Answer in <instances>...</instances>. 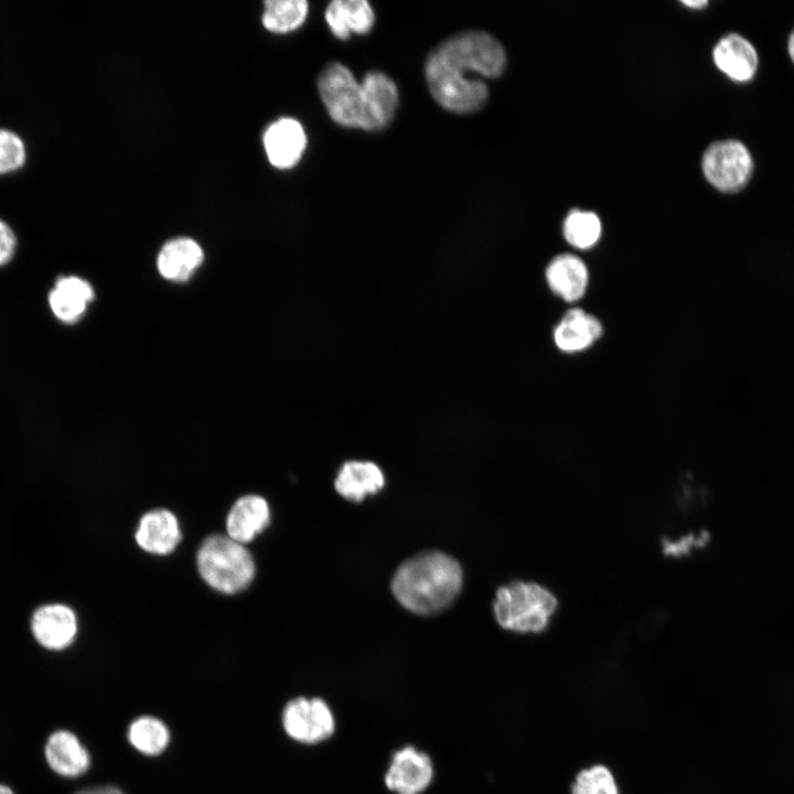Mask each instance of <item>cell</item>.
Segmentation results:
<instances>
[{"label":"cell","instance_id":"cell-1","mask_svg":"<svg viewBox=\"0 0 794 794\" xmlns=\"http://www.w3.org/2000/svg\"><path fill=\"white\" fill-rule=\"evenodd\" d=\"M506 64L503 45L484 31H464L438 44L425 63V76L433 99L455 114L481 109L489 89L482 77L500 76Z\"/></svg>","mask_w":794,"mask_h":794},{"label":"cell","instance_id":"cell-2","mask_svg":"<svg viewBox=\"0 0 794 794\" xmlns=\"http://www.w3.org/2000/svg\"><path fill=\"white\" fill-rule=\"evenodd\" d=\"M462 584L460 565L440 551H427L404 562L396 571L391 589L397 600L418 614L447 608Z\"/></svg>","mask_w":794,"mask_h":794},{"label":"cell","instance_id":"cell-3","mask_svg":"<svg viewBox=\"0 0 794 794\" xmlns=\"http://www.w3.org/2000/svg\"><path fill=\"white\" fill-rule=\"evenodd\" d=\"M497 623L507 631L521 634L544 632L558 609L556 594L533 581H513L501 587L493 604Z\"/></svg>","mask_w":794,"mask_h":794},{"label":"cell","instance_id":"cell-4","mask_svg":"<svg viewBox=\"0 0 794 794\" xmlns=\"http://www.w3.org/2000/svg\"><path fill=\"white\" fill-rule=\"evenodd\" d=\"M196 562L204 581L224 593L244 590L255 576L250 552L228 536L206 538L197 551Z\"/></svg>","mask_w":794,"mask_h":794},{"label":"cell","instance_id":"cell-5","mask_svg":"<svg viewBox=\"0 0 794 794\" xmlns=\"http://www.w3.org/2000/svg\"><path fill=\"white\" fill-rule=\"evenodd\" d=\"M321 99L336 124L371 131L362 84L339 62H331L318 78Z\"/></svg>","mask_w":794,"mask_h":794},{"label":"cell","instance_id":"cell-6","mask_svg":"<svg viewBox=\"0 0 794 794\" xmlns=\"http://www.w3.org/2000/svg\"><path fill=\"white\" fill-rule=\"evenodd\" d=\"M701 169L707 181L721 192H738L751 179L753 160L739 140L711 143L704 152Z\"/></svg>","mask_w":794,"mask_h":794},{"label":"cell","instance_id":"cell-7","mask_svg":"<svg viewBox=\"0 0 794 794\" xmlns=\"http://www.w3.org/2000/svg\"><path fill=\"white\" fill-rule=\"evenodd\" d=\"M286 733L300 743L316 744L335 731V718L326 701L319 697H297L282 711Z\"/></svg>","mask_w":794,"mask_h":794},{"label":"cell","instance_id":"cell-8","mask_svg":"<svg viewBox=\"0 0 794 794\" xmlns=\"http://www.w3.org/2000/svg\"><path fill=\"white\" fill-rule=\"evenodd\" d=\"M432 779L430 757L412 745H406L393 754L384 781L395 794H422Z\"/></svg>","mask_w":794,"mask_h":794},{"label":"cell","instance_id":"cell-9","mask_svg":"<svg viewBox=\"0 0 794 794\" xmlns=\"http://www.w3.org/2000/svg\"><path fill=\"white\" fill-rule=\"evenodd\" d=\"M307 146V136L299 121L280 118L265 131L264 147L271 165L289 169L296 165Z\"/></svg>","mask_w":794,"mask_h":794},{"label":"cell","instance_id":"cell-10","mask_svg":"<svg viewBox=\"0 0 794 794\" xmlns=\"http://www.w3.org/2000/svg\"><path fill=\"white\" fill-rule=\"evenodd\" d=\"M44 758L49 768L63 777H77L90 765V757L79 739L71 731H53L44 745Z\"/></svg>","mask_w":794,"mask_h":794},{"label":"cell","instance_id":"cell-11","mask_svg":"<svg viewBox=\"0 0 794 794\" xmlns=\"http://www.w3.org/2000/svg\"><path fill=\"white\" fill-rule=\"evenodd\" d=\"M712 57L716 66L737 82L750 81L759 65L758 52L753 44L737 33L722 36L713 47Z\"/></svg>","mask_w":794,"mask_h":794},{"label":"cell","instance_id":"cell-12","mask_svg":"<svg viewBox=\"0 0 794 794\" xmlns=\"http://www.w3.org/2000/svg\"><path fill=\"white\" fill-rule=\"evenodd\" d=\"M545 277L551 292L568 302L581 299L589 283L584 261L570 253L555 256L546 267Z\"/></svg>","mask_w":794,"mask_h":794},{"label":"cell","instance_id":"cell-13","mask_svg":"<svg viewBox=\"0 0 794 794\" xmlns=\"http://www.w3.org/2000/svg\"><path fill=\"white\" fill-rule=\"evenodd\" d=\"M32 631L36 641L47 650H63L76 634L77 622L74 612L62 604L39 609L32 619Z\"/></svg>","mask_w":794,"mask_h":794},{"label":"cell","instance_id":"cell-14","mask_svg":"<svg viewBox=\"0 0 794 794\" xmlns=\"http://www.w3.org/2000/svg\"><path fill=\"white\" fill-rule=\"evenodd\" d=\"M603 332L601 322L580 308L568 310L556 324L552 339L556 346L565 353L587 350L598 341Z\"/></svg>","mask_w":794,"mask_h":794},{"label":"cell","instance_id":"cell-15","mask_svg":"<svg viewBox=\"0 0 794 794\" xmlns=\"http://www.w3.org/2000/svg\"><path fill=\"white\" fill-rule=\"evenodd\" d=\"M361 84L371 131L380 130L395 117L399 100L398 88L391 78L378 71L368 72Z\"/></svg>","mask_w":794,"mask_h":794},{"label":"cell","instance_id":"cell-16","mask_svg":"<svg viewBox=\"0 0 794 794\" xmlns=\"http://www.w3.org/2000/svg\"><path fill=\"white\" fill-rule=\"evenodd\" d=\"M181 539L176 517L168 509H153L146 513L136 532L140 548L154 555L172 552Z\"/></svg>","mask_w":794,"mask_h":794},{"label":"cell","instance_id":"cell-17","mask_svg":"<svg viewBox=\"0 0 794 794\" xmlns=\"http://www.w3.org/2000/svg\"><path fill=\"white\" fill-rule=\"evenodd\" d=\"M269 523V506L259 495H245L232 506L226 529L228 537L237 543L246 544L261 533Z\"/></svg>","mask_w":794,"mask_h":794},{"label":"cell","instance_id":"cell-18","mask_svg":"<svg viewBox=\"0 0 794 794\" xmlns=\"http://www.w3.org/2000/svg\"><path fill=\"white\" fill-rule=\"evenodd\" d=\"M325 21L334 36L346 40L351 33H368L375 14L366 0H334L325 9Z\"/></svg>","mask_w":794,"mask_h":794},{"label":"cell","instance_id":"cell-19","mask_svg":"<svg viewBox=\"0 0 794 794\" xmlns=\"http://www.w3.org/2000/svg\"><path fill=\"white\" fill-rule=\"evenodd\" d=\"M203 261L201 246L191 238H175L168 242L159 253L160 273L173 281L187 280Z\"/></svg>","mask_w":794,"mask_h":794},{"label":"cell","instance_id":"cell-20","mask_svg":"<svg viewBox=\"0 0 794 794\" xmlns=\"http://www.w3.org/2000/svg\"><path fill=\"white\" fill-rule=\"evenodd\" d=\"M382 470L369 461H348L341 468L335 480L336 491L350 501H362L366 495L384 486Z\"/></svg>","mask_w":794,"mask_h":794},{"label":"cell","instance_id":"cell-21","mask_svg":"<svg viewBox=\"0 0 794 794\" xmlns=\"http://www.w3.org/2000/svg\"><path fill=\"white\" fill-rule=\"evenodd\" d=\"M94 297L90 285L78 277H63L49 296L53 313L65 322L76 321Z\"/></svg>","mask_w":794,"mask_h":794},{"label":"cell","instance_id":"cell-22","mask_svg":"<svg viewBox=\"0 0 794 794\" xmlns=\"http://www.w3.org/2000/svg\"><path fill=\"white\" fill-rule=\"evenodd\" d=\"M264 4L261 22L272 33H288L298 29L309 12L305 0H268Z\"/></svg>","mask_w":794,"mask_h":794},{"label":"cell","instance_id":"cell-23","mask_svg":"<svg viewBox=\"0 0 794 794\" xmlns=\"http://www.w3.org/2000/svg\"><path fill=\"white\" fill-rule=\"evenodd\" d=\"M170 733L159 719L143 716L132 721L128 729V740L135 749L146 755H158L168 747Z\"/></svg>","mask_w":794,"mask_h":794},{"label":"cell","instance_id":"cell-24","mask_svg":"<svg viewBox=\"0 0 794 794\" xmlns=\"http://www.w3.org/2000/svg\"><path fill=\"white\" fill-rule=\"evenodd\" d=\"M562 233L572 247L588 249L599 242L602 224L600 217L591 211L572 210L564 221Z\"/></svg>","mask_w":794,"mask_h":794},{"label":"cell","instance_id":"cell-25","mask_svg":"<svg viewBox=\"0 0 794 794\" xmlns=\"http://www.w3.org/2000/svg\"><path fill=\"white\" fill-rule=\"evenodd\" d=\"M571 794H619V787L610 769L596 764L577 774Z\"/></svg>","mask_w":794,"mask_h":794},{"label":"cell","instance_id":"cell-26","mask_svg":"<svg viewBox=\"0 0 794 794\" xmlns=\"http://www.w3.org/2000/svg\"><path fill=\"white\" fill-rule=\"evenodd\" d=\"M26 161V146L23 139L8 128L0 127V174L14 172Z\"/></svg>","mask_w":794,"mask_h":794},{"label":"cell","instance_id":"cell-27","mask_svg":"<svg viewBox=\"0 0 794 794\" xmlns=\"http://www.w3.org/2000/svg\"><path fill=\"white\" fill-rule=\"evenodd\" d=\"M707 537L705 534L700 536H686L677 540H668L664 545L665 552L672 556H679L689 552L697 546H704Z\"/></svg>","mask_w":794,"mask_h":794},{"label":"cell","instance_id":"cell-28","mask_svg":"<svg viewBox=\"0 0 794 794\" xmlns=\"http://www.w3.org/2000/svg\"><path fill=\"white\" fill-rule=\"evenodd\" d=\"M17 239L11 227L0 219V266L8 262L13 256Z\"/></svg>","mask_w":794,"mask_h":794},{"label":"cell","instance_id":"cell-29","mask_svg":"<svg viewBox=\"0 0 794 794\" xmlns=\"http://www.w3.org/2000/svg\"><path fill=\"white\" fill-rule=\"evenodd\" d=\"M74 794H125L121 790L116 786H96L78 791Z\"/></svg>","mask_w":794,"mask_h":794},{"label":"cell","instance_id":"cell-30","mask_svg":"<svg viewBox=\"0 0 794 794\" xmlns=\"http://www.w3.org/2000/svg\"><path fill=\"white\" fill-rule=\"evenodd\" d=\"M683 4L690 7V8H697L700 9L707 4L706 0H685L682 1Z\"/></svg>","mask_w":794,"mask_h":794},{"label":"cell","instance_id":"cell-31","mask_svg":"<svg viewBox=\"0 0 794 794\" xmlns=\"http://www.w3.org/2000/svg\"><path fill=\"white\" fill-rule=\"evenodd\" d=\"M787 51L792 62L794 63V30L788 37Z\"/></svg>","mask_w":794,"mask_h":794},{"label":"cell","instance_id":"cell-32","mask_svg":"<svg viewBox=\"0 0 794 794\" xmlns=\"http://www.w3.org/2000/svg\"><path fill=\"white\" fill-rule=\"evenodd\" d=\"M0 794H14V792L10 786L0 783Z\"/></svg>","mask_w":794,"mask_h":794}]
</instances>
